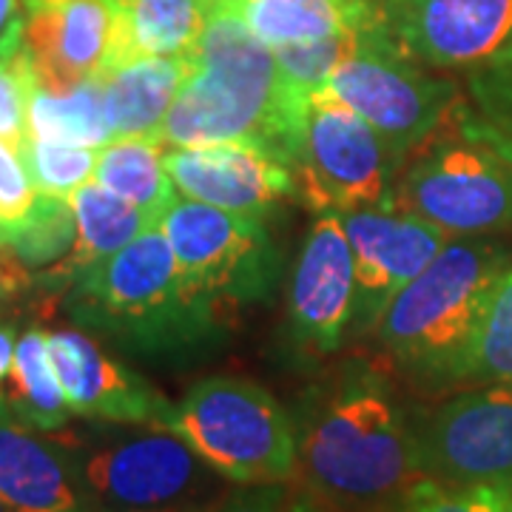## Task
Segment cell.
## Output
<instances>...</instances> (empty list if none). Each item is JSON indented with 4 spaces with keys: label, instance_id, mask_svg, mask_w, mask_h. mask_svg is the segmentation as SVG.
Masks as SVG:
<instances>
[{
    "label": "cell",
    "instance_id": "1",
    "mask_svg": "<svg viewBox=\"0 0 512 512\" xmlns=\"http://www.w3.org/2000/svg\"><path fill=\"white\" fill-rule=\"evenodd\" d=\"M188 57L191 72L160 131L163 148L245 143L293 165L311 92L285 80L274 52L214 0L211 20Z\"/></svg>",
    "mask_w": 512,
    "mask_h": 512
},
{
    "label": "cell",
    "instance_id": "2",
    "mask_svg": "<svg viewBox=\"0 0 512 512\" xmlns=\"http://www.w3.org/2000/svg\"><path fill=\"white\" fill-rule=\"evenodd\" d=\"M296 424V478L336 510H376L419 481L413 419L387 384L362 373L311 396Z\"/></svg>",
    "mask_w": 512,
    "mask_h": 512
},
{
    "label": "cell",
    "instance_id": "3",
    "mask_svg": "<svg viewBox=\"0 0 512 512\" xmlns=\"http://www.w3.org/2000/svg\"><path fill=\"white\" fill-rule=\"evenodd\" d=\"M217 308L185 282L157 225L80 276L66 299L77 328L157 362L205 348L220 330Z\"/></svg>",
    "mask_w": 512,
    "mask_h": 512
},
{
    "label": "cell",
    "instance_id": "4",
    "mask_svg": "<svg viewBox=\"0 0 512 512\" xmlns=\"http://www.w3.org/2000/svg\"><path fill=\"white\" fill-rule=\"evenodd\" d=\"M510 256L481 237H453L379 319L396 365L433 387H453L484 299Z\"/></svg>",
    "mask_w": 512,
    "mask_h": 512
},
{
    "label": "cell",
    "instance_id": "5",
    "mask_svg": "<svg viewBox=\"0 0 512 512\" xmlns=\"http://www.w3.org/2000/svg\"><path fill=\"white\" fill-rule=\"evenodd\" d=\"M177 433L228 484L259 487L296 478V424L274 396L248 379L214 376L191 384L171 407Z\"/></svg>",
    "mask_w": 512,
    "mask_h": 512
},
{
    "label": "cell",
    "instance_id": "6",
    "mask_svg": "<svg viewBox=\"0 0 512 512\" xmlns=\"http://www.w3.org/2000/svg\"><path fill=\"white\" fill-rule=\"evenodd\" d=\"M69 447L94 512H208L225 498L228 481L165 427L120 424Z\"/></svg>",
    "mask_w": 512,
    "mask_h": 512
},
{
    "label": "cell",
    "instance_id": "7",
    "mask_svg": "<svg viewBox=\"0 0 512 512\" xmlns=\"http://www.w3.org/2000/svg\"><path fill=\"white\" fill-rule=\"evenodd\" d=\"M456 109V106H453ZM436 225L447 237H487L512 228V165L458 131L453 111L407 154L393 208Z\"/></svg>",
    "mask_w": 512,
    "mask_h": 512
},
{
    "label": "cell",
    "instance_id": "8",
    "mask_svg": "<svg viewBox=\"0 0 512 512\" xmlns=\"http://www.w3.org/2000/svg\"><path fill=\"white\" fill-rule=\"evenodd\" d=\"M291 168L299 200L316 214L393 208L396 157L330 86L308 94Z\"/></svg>",
    "mask_w": 512,
    "mask_h": 512
},
{
    "label": "cell",
    "instance_id": "9",
    "mask_svg": "<svg viewBox=\"0 0 512 512\" xmlns=\"http://www.w3.org/2000/svg\"><path fill=\"white\" fill-rule=\"evenodd\" d=\"M328 86L373 126L399 168L461 100L456 83L430 77L379 26L362 32L359 46L330 74Z\"/></svg>",
    "mask_w": 512,
    "mask_h": 512
},
{
    "label": "cell",
    "instance_id": "10",
    "mask_svg": "<svg viewBox=\"0 0 512 512\" xmlns=\"http://www.w3.org/2000/svg\"><path fill=\"white\" fill-rule=\"evenodd\" d=\"M185 282L202 296L225 302H254L274 291L282 259L265 222L177 197L157 222Z\"/></svg>",
    "mask_w": 512,
    "mask_h": 512
},
{
    "label": "cell",
    "instance_id": "11",
    "mask_svg": "<svg viewBox=\"0 0 512 512\" xmlns=\"http://www.w3.org/2000/svg\"><path fill=\"white\" fill-rule=\"evenodd\" d=\"M419 476L512 490V384L470 387L413 419Z\"/></svg>",
    "mask_w": 512,
    "mask_h": 512
},
{
    "label": "cell",
    "instance_id": "12",
    "mask_svg": "<svg viewBox=\"0 0 512 512\" xmlns=\"http://www.w3.org/2000/svg\"><path fill=\"white\" fill-rule=\"evenodd\" d=\"M379 29L421 66L512 72V0H376Z\"/></svg>",
    "mask_w": 512,
    "mask_h": 512
},
{
    "label": "cell",
    "instance_id": "13",
    "mask_svg": "<svg viewBox=\"0 0 512 512\" xmlns=\"http://www.w3.org/2000/svg\"><path fill=\"white\" fill-rule=\"evenodd\" d=\"M165 168L180 197L248 220H274L299 200L291 165L245 143L165 148Z\"/></svg>",
    "mask_w": 512,
    "mask_h": 512
},
{
    "label": "cell",
    "instance_id": "14",
    "mask_svg": "<svg viewBox=\"0 0 512 512\" xmlns=\"http://www.w3.org/2000/svg\"><path fill=\"white\" fill-rule=\"evenodd\" d=\"M348 231L356 271L353 325L376 330L390 302L441 254L447 234L399 211L365 208L339 214Z\"/></svg>",
    "mask_w": 512,
    "mask_h": 512
},
{
    "label": "cell",
    "instance_id": "15",
    "mask_svg": "<svg viewBox=\"0 0 512 512\" xmlns=\"http://www.w3.org/2000/svg\"><path fill=\"white\" fill-rule=\"evenodd\" d=\"M356 313V271L342 217L316 214L293 268L288 322L293 339L316 353L342 345Z\"/></svg>",
    "mask_w": 512,
    "mask_h": 512
},
{
    "label": "cell",
    "instance_id": "16",
    "mask_svg": "<svg viewBox=\"0 0 512 512\" xmlns=\"http://www.w3.org/2000/svg\"><path fill=\"white\" fill-rule=\"evenodd\" d=\"M46 345L74 416L103 424L165 427L174 404L140 373L109 356L89 333L49 330Z\"/></svg>",
    "mask_w": 512,
    "mask_h": 512
},
{
    "label": "cell",
    "instance_id": "17",
    "mask_svg": "<svg viewBox=\"0 0 512 512\" xmlns=\"http://www.w3.org/2000/svg\"><path fill=\"white\" fill-rule=\"evenodd\" d=\"M114 35L111 0H69L23 18L37 89L72 92L77 83L103 74Z\"/></svg>",
    "mask_w": 512,
    "mask_h": 512
},
{
    "label": "cell",
    "instance_id": "18",
    "mask_svg": "<svg viewBox=\"0 0 512 512\" xmlns=\"http://www.w3.org/2000/svg\"><path fill=\"white\" fill-rule=\"evenodd\" d=\"M0 498L15 512H94L69 444L0 419Z\"/></svg>",
    "mask_w": 512,
    "mask_h": 512
},
{
    "label": "cell",
    "instance_id": "19",
    "mask_svg": "<svg viewBox=\"0 0 512 512\" xmlns=\"http://www.w3.org/2000/svg\"><path fill=\"white\" fill-rule=\"evenodd\" d=\"M114 35L103 74L143 57H188L211 20L214 0H111Z\"/></svg>",
    "mask_w": 512,
    "mask_h": 512
},
{
    "label": "cell",
    "instance_id": "20",
    "mask_svg": "<svg viewBox=\"0 0 512 512\" xmlns=\"http://www.w3.org/2000/svg\"><path fill=\"white\" fill-rule=\"evenodd\" d=\"M271 52L322 37L379 26L376 0H217Z\"/></svg>",
    "mask_w": 512,
    "mask_h": 512
},
{
    "label": "cell",
    "instance_id": "21",
    "mask_svg": "<svg viewBox=\"0 0 512 512\" xmlns=\"http://www.w3.org/2000/svg\"><path fill=\"white\" fill-rule=\"evenodd\" d=\"M191 72V57H143L103 74V103L111 140L154 137L160 140L165 117Z\"/></svg>",
    "mask_w": 512,
    "mask_h": 512
},
{
    "label": "cell",
    "instance_id": "22",
    "mask_svg": "<svg viewBox=\"0 0 512 512\" xmlns=\"http://www.w3.org/2000/svg\"><path fill=\"white\" fill-rule=\"evenodd\" d=\"M69 205L77 222V239L69 256L55 265V279L63 285H74L80 276L89 274L109 256L120 254L140 234L157 225V220L143 208L111 194L109 188L94 180L74 191Z\"/></svg>",
    "mask_w": 512,
    "mask_h": 512
},
{
    "label": "cell",
    "instance_id": "23",
    "mask_svg": "<svg viewBox=\"0 0 512 512\" xmlns=\"http://www.w3.org/2000/svg\"><path fill=\"white\" fill-rule=\"evenodd\" d=\"M0 402L6 404L12 419L46 436L63 430L69 416H74L57 379L43 330H26L18 339L15 365L0 390Z\"/></svg>",
    "mask_w": 512,
    "mask_h": 512
},
{
    "label": "cell",
    "instance_id": "24",
    "mask_svg": "<svg viewBox=\"0 0 512 512\" xmlns=\"http://www.w3.org/2000/svg\"><path fill=\"white\" fill-rule=\"evenodd\" d=\"M94 183L109 188L160 222L165 208L177 200V188L165 168V148L154 137H117L97 154Z\"/></svg>",
    "mask_w": 512,
    "mask_h": 512
},
{
    "label": "cell",
    "instance_id": "25",
    "mask_svg": "<svg viewBox=\"0 0 512 512\" xmlns=\"http://www.w3.org/2000/svg\"><path fill=\"white\" fill-rule=\"evenodd\" d=\"M512 384V256L495 276L453 387Z\"/></svg>",
    "mask_w": 512,
    "mask_h": 512
},
{
    "label": "cell",
    "instance_id": "26",
    "mask_svg": "<svg viewBox=\"0 0 512 512\" xmlns=\"http://www.w3.org/2000/svg\"><path fill=\"white\" fill-rule=\"evenodd\" d=\"M29 137L89 148L106 146L111 128L103 103V74L77 83L66 94L35 89L29 103Z\"/></svg>",
    "mask_w": 512,
    "mask_h": 512
},
{
    "label": "cell",
    "instance_id": "27",
    "mask_svg": "<svg viewBox=\"0 0 512 512\" xmlns=\"http://www.w3.org/2000/svg\"><path fill=\"white\" fill-rule=\"evenodd\" d=\"M35 89V69L23 37V15H15L0 35V140L15 148L29 137V103Z\"/></svg>",
    "mask_w": 512,
    "mask_h": 512
},
{
    "label": "cell",
    "instance_id": "28",
    "mask_svg": "<svg viewBox=\"0 0 512 512\" xmlns=\"http://www.w3.org/2000/svg\"><path fill=\"white\" fill-rule=\"evenodd\" d=\"M470 89L476 109L458 100L453 109L458 131L490 146L512 165V72L476 74Z\"/></svg>",
    "mask_w": 512,
    "mask_h": 512
},
{
    "label": "cell",
    "instance_id": "29",
    "mask_svg": "<svg viewBox=\"0 0 512 512\" xmlns=\"http://www.w3.org/2000/svg\"><path fill=\"white\" fill-rule=\"evenodd\" d=\"M18 151L37 194L57 200H72L74 191L92 183L97 154H100V148L37 140V137H26V143Z\"/></svg>",
    "mask_w": 512,
    "mask_h": 512
},
{
    "label": "cell",
    "instance_id": "30",
    "mask_svg": "<svg viewBox=\"0 0 512 512\" xmlns=\"http://www.w3.org/2000/svg\"><path fill=\"white\" fill-rule=\"evenodd\" d=\"M74 239H77V222L69 200L37 197L29 220L9 239L6 251L23 268H46V265L55 268L69 256Z\"/></svg>",
    "mask_w": 512,
    "mask_h": 512
},
{
    "label": "cell",
    "instance_id": "31",
    "mask_svg": "<svg viewBox=\"0 0 512 512\" xmlns=\"http://www.w3.org/2000/svg\"><path fill=\"white\" fill-rule=\"evenodd\" d=\"M362 32L365 29H353V32H339V35L322 37V40H308V43L276 49V63L285 74V80L293 83L296 89H302V92L322 89V86H328L330 74L339 69V63L353 55V49L362 40Z\"/></svg>",
    "mask_w": 512,
    "mask_h": 512
},
{
    "label": "cell",
    "instance_id": "32",
    "mask_svg": "<svg viewBox=\"0 0 512 512\" xmlns=\"http://www.w3.org/2000/svg\"><path fill=\"white\" fill-rule=\"evenodd\" d=\"M399 512H512V490L456 487L421 476L399 501Z\"/></svg>",
    "mask_w": 512,
    "mask_h": 512
},
{
    "label": "cell",
    "instance_id": "33",
    "mask_svg": "<svg viewBox=\"0 0 512 512\" xmlns=\"http://www.w3.org/2000/svg\"><path fill=\"white\" fill-rule=\"evenodd\" d=\"M37 188L12 143L0 140V248L23 228L37 202Z\"/></svg>",
    "mask_w": 512,
    "mask_h": 512
},
{
    "label": "cell",
    "instance_id": "34",
    "mask_svg": "<svg viewBox=\"0 0 512 512\" xmlns=\"http://www.w3.org/2000/svg\"><path fill=\"white\" fill-rule=\"evenodd\" d=\"M208 512H322V504L308 490H299L291 481H285L242 487L237 493L220 498Z\"/></svg>",
    "mask_w": 512,
    "mask_h": 512
},
{
    "label": "cell",
    "instance_id": "35",
    "mask_svg": "<svg viewBox=\"0 0 512 512\" xmlns=\"http://www.w3.org/2000/svg\"><path fill=\"white\" fill-rule=\"evenodd\" d=\"M18 330L6 322H0V390L12 373V365H15V350H18Z\"/></svg>",
    "mask_w": 512,
    "mask_h": 512
},
{
    "label": "cell",
    "instance_id": "36",
    "mask_svg": "<svg viewBox=\"0 0 512 512\" xmlns=\"http://www.w3.org/2000/svg\"><path fill=\"white\" fill-rule=\"evenodd\" d=\"M23 279H26L23 276V265L6 248H0V296H6V293L20 288Z\"/></svg>",
    "mask_w": 512,
    "mask_h": 512
},
{
    "label": "cell",
    "instance_id": "37",
    "mask_svg": "<svg viewBox=\"0 0 512 512\" xmlns=\"http://www.w3.org/2000/svg\"><path fill=\"white\" fill-rule=\"evenodd\" d=\"M15 9H18V0H0V35L15 20Z\"/></svg>",
    "mask_w": 512,
    "mask_h": 512
},
{
    "label": "cell",
    "instance_id": "38",
    "mask_svg": "<svg viewBox=\"0 0 512 512\" xmlns=\"http://www.w3.org/2000/svg\"><path fill=\"white\" fill-rule=\"evenodd\" d=\"M0 512H15V510H12V507H9V504H6V501L0 498Z\"/></svg>",
    "mask_w": 512,
    "mask_h": 512
},
{
    "label": "cell",
    "instance_id": "39",
    "mask_svg": "<svg viewBox=\"0 0 512 512\" xmlns=\"http://www.w3.org/2000/svg\"><path fill=\"white\" fill-rule=\"evenodd\" d=\"M6 416H9V410H6V404L0 402V419H6Z\"/></svg>",
    "mask_w": 512,
    "mask_h": 512
}]
</instances>
